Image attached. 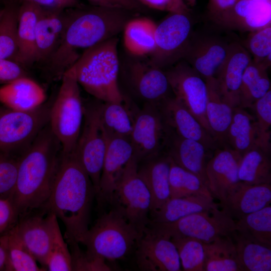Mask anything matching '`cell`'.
<instances>
[{
	"mask_svg": "<svg viewBox=\"0 0 271 271\" xmlns=\"http://www.w3.org/2000/svg\"><path fill=\"white\" fill-rule=\"evenodd\" d=\"M64 28L58 45L48 60L54 78H61L84 50L117 36L138 13L119 9L81 5L65 10Z\"/></svg>",
	"mask_w": 271,
	"mask_h": 271,
	"instance_id": "cell-1",
	"label": "cell"
},
{
	"mask_svg": "<svg viewBox=\"0 0 271 271\" xmlns=\"http://www.w3.org/2000/svg\"><path fill=\"white\" fill-rule=\"evenodd\" d=\"M95 191L88 174L74 151H62L49 198L41 209L63 223L69 245L80 243L89 229Z\"/></svg>",
	"mask_w": 271,
	"mask_h": 271,
	"instance_id": "cell-2",
	"label": "cell"
},
{
	"mask_svg": "<svg viewBox=\"0 0 271 271\" xmlns=\"http://www.w3.org/2000/svg\"><path fill=\"white\" fill-rule=\"evenodd\" d=\"M62 151L48 123L20 156L15 186L8 198L19 216L42 208L47 202Z\"/></svg>",
	"mask_w": 271,
	"mask_h": 271,
	"instance_id": "cell-3",
	"label": "cell"
},
{
	"mask_svg": "<svg viewBox=\"0 0 271 271\" xmlns=\"http://www.w3.org/2000/svg\"><path fill=\"white\" fill-rule=\"evenodd\" d=\"M118 43L116 36L87 49L67 70L87 93L103 102L124 100L118 82Z\"/></svg>",
	"mask_w": 271,
	"mask_h": 271,
	"instance_id": "cell-4",
	"label": "cell"
},
{
	"mask_svg": "<svg viewBox=\"0 0 271 271\" xmlns=\"http://www.w3.org/2000/svg\"><path fill=\"white\" fill-rule=\"evenodd\" d=\"M143 231L114 206L102 214L88 229L80 243L88 253L105 259L123 258L135 248Z\"/></svg>",
	"mask_w": 271,
	"mask_h": 271,
	"instance_id": "cell-5",
	"label": "cell"
},
{
	"mask_svg": "<svg viewBox=\"0 0 271 271\" xmlns=\"http://www.w3.org/2000/svg\"><path fill=\"white\" fill-rule=\"evenodd\" d=\"M57 96L52 104L49 125L59 140L62 152L74 151L82 126L84 104L81 97L79 84L74 75L67 70Z\"/></svg>",
	"mask_w": 271,
	"mask_h": 271,
	"instance_id": "cell-6",
	"label": "cell"
},
{
	"mask_svg": "<svg viewBox=\"0 0 271 271\" xmlns=\"http://www.w3.org/2000/svg\"><path fill=\"white\" fill-rule=\"evenodd\" d=\"M51 105L29 110L0 107V150L20 157L49 123Z\"/></svg>",
	"mask_w": 271,
	"mask_h": 271,
	"instance_id": "cell-7",
	"label": "cell"
},
{
	"mask_svg": "<svg viewBox=\"0 0 271 271\" xmlns=\"http://www.w3.org/2000/svg\"><path fill=\"white\" fill-rule=\"evenodd\" d=\"M131 56L120 63L118 79L130 99L145 103L158 104L172 92L165 71L153 65L149 60Z\"/></svg>",
	"mask_w": 271,
	"mask_h": 271,
	"instance_id": "cell-8",
	"label": "cell"
},
{
	"mask_svg": "<svg viewBox=\"0 0 271 271\" xmlns=\"http://www.w3.org/2000/svg\"><path fill=\"white\" fill-rule=\"evenodd\" d=\"M101 101L84 104V117L74 152L88 174L93 185L95 197L99 183L108 138L100 116Z\"/></svg>",
	"mask_w": 271,
	"mask_h": 271,
	"instance_id": "cell-9",
	"label": "cell"
},
{
	"mask_svg": "<svg viewBox=\"0 0 271 271\" xmlns=\"http://www.w3.org/2000/svg\"><path fill=\"white\" fill-rule=\"evenodd\" d=\"M193 22L187 13H171L157 25L155 48L148 57L162 70L183 60L193 34Z\"/></svg>",
	"mask_w": 271,
	"mask_h": 271,
	"instance_id": "cell-10",
	"label": "cell"
},
{
	"mask_svg": "<svg viewBox=\"0 0 271 271\" xmlns=\"http://www.w3.org/2000/svg\"><path fill=\"white\" fill-rule=\"evenodd\" d=\"M149 225L170 237H190L206 243L221 237L232 235L236 231L235 220L218 207L192 214L174 222H150Z\"/></svg>",
	"mask_w": 271,
	"mask_h": 271,
	"instance_id": "cell-11",
	"label": "cell"
},
{
	"mask_svg": "<svg viewBox=\"0 0 271 271\" xmlns=\"http://www.w3.org/2000/svg\"><path fill=\"white\" fill-rule=\"evenodd\" d=\"M170 132L158 104L136 105L129 139L138 164L163 153Z\"/></svg>",
	"mask_w": 271,
	"mask_h": 271,
	"instance_id": "cell-12",
	"label": "cell"
},
{
	"mask_svg": "<svg viewBox=\"0 0 271 271\" xmlns=\"http://www.w3.org/2000/svg\"><path fill=\"white\" fill-rule=\"evenodd\" d=\"M111 204L118 207L140 230L149 224L151 196L139 175L138 163L133 156L116 184Z\"/></svg>",
	"mask_w": 271,
	"mask_h": 271,
	"instance_id": "cell-13",
	"label": "cell"
},
{
	"mask_svg": "<svg viewBox=\"0 0 271 271\" xmlns=\"http://www.w3.org/2000/svg\"><path fill=\"white\" fill-rule=\"evenodd\" d=\"M165 72L174 98L213 136L206 116L205 80L183 60L166 69Z\"/></svg>",
	"mask_w": 271,
	"mask_h": 271,
	"instance_id": "cell-14",
	"label": "cell"
},
{
	"mask_svg": "<svg viewBox=\"0 0 271 271\" xmlns=\"http://www.w3.org/2000/svg\"><path fill=\"white\" fill-rule=\"evenodd\" d=\"M215 33L193 32L183 59L205 80L216 78L235 40Z\"/></svg>",
	"mask_w": 271,
	"mask_h": 271,
	"instance_id": "cell-15",
	"label": "cell"
},
{
	"mask_svg": "<svg viewBox=\"0 0 271 271\" xmlns=\"http://www.w3.org/2000/svg\"><path fill=\"white\" fill-rule=\"evenodd\" d=\"M134 252L140 270H181L178 252L170 237L151 226L144 229Z\"/></svg>",
	"mask_w": 271,
	"mask_h": 271,
	"instance_id": "cell-16",
	"label": "cell"
},
{
	"mask_svg": "<svg viewBox=\"0 0 271 271\" xmlns=\"http://www.w3.org/2000/svg\"><path fill=\"white\" fill-rule=\"evenodd\" d=\"M48 213L46 217L38 214L24 215L12 227L37 261L45 266L51 249L55 230L58 225L56 216Z\"/></svg>",
	"mask_w": 271,
	"mask_h": 271,
	"instance_id": "cell-17",
	"label": "cell"
},
{
	"mask_svg": "<svg viewBox=\"0 0 271 271\" xmlns=\"http://www.w3.org/2000/svg\"><path fill=\"white\" fill-rule=\"evenodd\" d=\"M242 155L227 145L218 147L207 162L208 189L220 204L239 183L238 169Z\"/></svg>",
	"mask_w": 271,
	"mask_h": 271,
	"instance_id": "cell-18",
	"label": "cell"
},
{
	"mask_svg": "<svg viewBox=\"0 0 271 271\" xmlns=\"http://www.w3.org/2000/svg\"><path fill=\"white\" fill-rule=\"evenodd\" d=\"M133 156L129 139L108 138L99 183L96 197L98 203H111L116 184L126 165Z\"/></svg>",
	"mask_w": 271,
	"mask_h": 271,
	"instance_id": "cell-19",
	"label": "cell"
},
{
	"mask_svg": "<svg viewBox=\"0 0 271 271\" xmlns=\"http://www.w3.org/2000/svg\"><path fill=\"white\" fill-rule=\"evenodd\" d=\"M158 104L171 131L181 137L198 141L212 151L220 147L214 137L173 95Z\"/></svg>",
	"mask_w": 271,
	"mask_h": 271,
	"instance_id": "cell-20",
	"label": "cell"
},
{
	"mask_svg": "<svg viewBox=\"0 0 271 271\" xmlns=\"http://www.w3.org/2000/svg\"><path fill=\"white\" fill-rule=\"evenodd\" d=\"M251 60V55L243 45L235 40L216 77L222 97L232 108L239 105V90L242 76Z\"/></svg>",
	"mask_w": 271,
	"mask_h": 271,
	"instance_id": "cell-21",
	"label": "cell"
},
{
	"mask_svg": "<svg viewBox=\"0 0 271 271\" xmlns=\"http://www.w3.org/2000/svg\"><path fill=\"white\" fill-rule=\"evenodd\" d=\"M212 151L198 141L170 130L164 153L176 165L198 176L208 187L206 167Z\"/></svg>",
	"mask_w": 271,
	"mask_h": 271,
	"instance_id": "cell-22",
	"label": "cell"
},
{
	"mask_svg": "<svg viewBox=\"0 0 271 271\" xmlns=\"http://www.w3.org/2000/svg\"><path fill=\"white\" fill-rule=\"evenodd\" d=\"M228 30L253 32L271 25V3L238 0L215 23Z\"/></svg>",
	"mask_w": 271,
	"mask_h": 271,
	"instance_id": "cell-23",
	"label": "cell"
},
{
	"mask_svg": "<svg viewBox=\"0 0 271 271\" xmlns=\"http://www.w3.org/2000/svg\"><path fill=\"white\" fill-rule=\"evenodd\" d=\"M270 202L271 184L252 185L240 181L220 204L236 221L270 205Z\"/></svg>",
	"mask_w": 271,
	"mask_h": 271,
	"instance_id": "cell-24",
	"label": "cell"
},
{
	"mask_svg": "<svg viewBox=\"0 0 271 271\" xmlns=\"http://www.w3.org/2000/svg\"><path fill=\"white\" fill-rule=\"evenodd\" d=\"M170 160L164 153L138 164V173L151 196L150 215L158 210L170 198Z\"/></svg>",
	"mask_w": 271,
	"mask_h": 271,
	"instance_id": "cell-25",
	"label": "cell"
},
{
	"mask_svg": "<svg viewBox=\"0 0 271 271\" xmlns=\"http://www.w3.org/2000/svg\"><path fill=\"white\" fill-rule=\"evenodd\" d=\"M42 8L30 2H22L18 9L17 51L18 63L29 65L37 61L36 28Z\"/></svg>",
	"mask_w": 271,
	"mask_h": 271,
	"instance_id": "cell-26",
	"label": "cell"
},
{
	"mask_svg": "<svg viewBox=\"0 0 271 271\" xmlns=\"http://www.w3.org/2000/svg\"><path fill=\"white\" fill-rule=\"evenodd\" d=\"M46 93L34 80L25 76L17 78L0 87V103L18 110H29L43 104Z\"/></svg>",
	"mask_w": 271,
	"mask_h": 271,
	"instance_id": "cell-27",
	"label": "cell"
},
{
	"mask_svg": "<svg viewBox=\"0 0 271 271\" xmlns=\"http://www.w3.org/2000/svg\"><path fill=\"white\" fill-rule=\"evenodd\" d=\"M65 10L42 9L36 28L37 61L49 60L62 35Z\"/></svg>",
	"mask_w": 271,
	"mask_h": 271,
	"instance_id": "cell-28",
	"label": "cell"
},
{
	"mask_svg": "<svg viewBox=\"0 0 271 271\" xmlns=\"http://www.w3.org/2000/svg\"><path fill=\"white\" fill-rule=\"evenodd\" d=\"M205 81L207 88L206 116L213 136L220 147L226 145L227 133L233 108L222 97L216 78Z\"/></svg>",
	"mask_w": 271,
	"mask_h": 271,
	"instance_id": "cell-29",
	"label": "cell"
},
{
	"mask_svg": "<svg viewBox=\"0 0 271 271\" xmlns=\"http://www.w3.org/2000/svg\"><path fill=\"white\" fill-rule=\"evenodd\" d=\"M218 205L213 197L204 195L170 198L158 210L150 215V222L176 221L195 213L212 210Z\"/></svg>",
	"mask_w": 271,
	"mask_h": 271,
	"instance_id": "cell-30",
	"label": "cell"
},
{
	"mask_svg": "<svg viewBox=\"0 0 271 271\" xmlns=\"http://www.w3.org/2000/svg\"><path fill=\"white\" fill-rule=\"evenodd\" d=\"M124 96L122 102L101 101V120L108 138H130L136 103Z\"/></svg>",
	"mask_w": 271,
	"mask_h": 271,
	"instance_id": "cell-31",
	"label": "cell"
},
{
	"mask_svg": "<svg viewBox=\"0 0 271 271\" xmlns=\"http://www.w3.org/2000/svg\"><path fill=\"white\" fill-rule=\"evenodd\" d=\"M157 24L147 17L136 16L125 25L123 30L124 47L132 56H149L155 48Z\"/></svg>",
	"mask_w": 271,
	"mask_h": 271,
	"instance_id": "cell-32",
	"label": "cell"
},
{
	"mask_svg": "<svg viewBox=\"0 0 271 271\" xmlns=\"http://www.w3.org/2000/svg\"><path fill=\"white\" fill-rule=\"evenodd\" d=\"M226 145L242 156L247 151L258 147L257 133L254 115L245 108H233L232 119L228 129Z\"/></svg>",
	"mask_w": 271,
	"mask_h": 271,
	"instance_id": "cell-33",
	"label": "cell"
},
{
	"mask_svg": "<svg viewBox=\"0 0 271 271\" xmlns=\"http://www.w3.org/2000/svg\"><path fill=\"white\" fill-rule=\"evenodd\" d=\"M204 271H242L232 235L204 243Z\"/></svg>",
	"mask_w": 271,
	"mask_h": 271,
	"instance_id": "cell-34",
	"label": "cell"
},
{
	"mask_svg": "<svg viewBox=\"0 0 271 271\" xmlns=\"http://www.w3.org/2000/svg\"><path fill=\"white\" fill-rule=\"evenodd\" d=\"M263 63L250 61L243 73L239 90V105L251 108L258 99L270 90V82Z\"/></svg>",
	"mask_w": 271,
	"mask_h": 271,
	"instance_id": "cell-35",
	"label": "cell"
},
{
	"mask_svg": "<svg viewBox=\"0 0 271 271\" xmlns=\"http://www.w3.org/2000/svg\"><path fill=\"white\" fill-rule=\"evenodd\" d=\"M232 237L242 271L271 270V248L249 240L236 231Z\"/></svg>",
	"mask_w": 271,
	"mask_h": 271,
	"instance_id": "cell-36",
	"label": "cell"
},
{
	"mask_svg": "<svg viewBox=\"0 0 271 271\" xmlns=\"http://www.w3.org/2000/svg\"><path fill=\"white\" fill-rule=\"evenodd\" d=\"M238 177L240 182L249 184H271L269 154L259 147L247 151L240 161Z\"/></svg>",
	"mask_w": 271,
	"mask_h": 271,
	"instance_id": "cell-37",
	"label": "cell"
},
{
	"mask_svg": "<svg viewBox=\"0 0 271 271\" xmlns=\"http://www.w3.org/2000/svg\"><path fill=\"white\" fill-rule=\"evenodd\" d=\"M236 231L245 238L271 248V206L235 221Z\"/></svg>",
	"mask_w": 271,
	"mask_h": 271,
	"instance_id": "cell-38",
	"label": "cell"
},
{
	"mask_svg": "<svg viewBox=\"0 0 271 271\" xmlns=\"http://www.w3.org/2000/svg\"><path fill=\"white\" fill-rule=\"evenodd\" d=\"M170 160V198L198 195L212 196L208 187L198 176Z\"/></svg>",
	"mask_w": 271,
	"mask_h": 271,
	"instance_id": "cell-39",
	"label": "cell"
},
{
	"mask_svg": "<svg viewBox=\"0 0 271 271\" xmlns=\"http://www.w3.org/2000/svg\"><path fill=\"white\" fill-rule=\"evenodd\" d=\"M8 260L7 270L11 271H44L37 260L12 227L3 234Z\"/></svg>",
	"mask_w": 271,
	"mask_h": 271,
	"instance_id": "cell-40",
	"label": "cell"
},
{
	"mask_svg": "<svg viewBox=\"0 0 271 271\" xmlns=\"http://www.w3.org/2000/svg\"><path fill=\"white\" fill-rule=\"evenodd\" d=\"M179 254L181 265L185 271H204V243L194 238L172 236Z\"/></svg>",
	"mask_w": 271,
	"mask_h": 271,
	"instance_id": "cell-41",
	"label": "cell"
},
{
	"mask_svg": "<svg viewBox=\"0 0 271 271\" xmlns=\"http://www.w3.org/2000/svg\"><path fill=\"white\" fill-rule=\"evenodd\" d=\"M18 9L13 6L5 9L0 22V59H11L16 55Z\"/></svg>",
	"mask_w": 271,
	"mask_h": 271,
	"instance_id": "cell-42",
	"label": "cell"
},
{
	"mask_svg": "<svg viewBox=\"0 0 271 271\" xmlns=\"http://www.w3.org/2000/svg\"><path fill=\"white\" fill-rule=\"evenodd\" d=\"M254 112L257 145L266 153H270L271 91L255 102L251 108Z\"/></svg>",
	"mask_w": 271,
	"mask_h": 271,
	"instance_id": "cell-43",
	"label": "cell"
},
{
	"mask_svg": "<svg viewBox=\"0 0 271 271\" xmlns=\"http://www.w3.org/2000/svg\"><path fill=\"white\" fill-rule=\"evenodd\" d=\"M256 63L270 66L271 25L251 32L244 46Z\"/></svg>",
	"mask_w": 271,
	"mask_h": 271,
	"instance_id": "cell-44",
	"label": "cell"
},
{
	"mask_svg": "<svg viewBox=\"0 0 271 271\" xmlns=\"http://www.w3.org/2000/svg\"><path fill=\"white\" fill-rule=\"evenodd\" d=\"M45 266L50 271L72 270L71 253L58 225L55 230L51 251Z\"/></svg>",
	"mask_w": 271,
	"mask_h": 271,
	"instance_id": "cell-45",
	"label": "cell"
},
{
	"mask_svg": "<svg viewBox=\"0 0 271 271\" xmlns=\"http://www.w3.org/2000/svg\"><path fill=\"white\" fill-rule=\"evenodd\" d=\"M19 158L0 150V197L9 198L15 186Z\"/></svg>",
	"mask_w": 271,
	"mask_h": 271,
	"instance_id": "cell-46",
	"label": "cell"
},
{
	"mask_svg": "<svg viewBox=\"0 0 271 271\" xmlns=\"http://www.w3.org/2000/svg\"><path fill=\"white\" fill-rule=\"evenodd\" d=\"M72 259V270L94 271L111 270V268L105 262V259L93 255L87 251H83L79 243L70 245Z\"/></svg>",
	"mask_w": 271,
	"mask_h": 271,
	"instance_id": "cell-47",
	"label": "cell"
},
{
	"mask_svg": "<svg viewBox=\"0 0 271 271\" xmlns=\"http://www.w3.org/2000/svg\"><path fill=\"white\" fill-rule=\"evenodd\" d=\"M19 214L9 198L0 197V234H3L16 223Z\"/></svg>",
	"mask_w": 271,
	"mask_h": 271,
	"instance_id": "cell-48",
	"label": "cell"
},
{
	"mask_svg": "<svg viewBox=\"0 0 271 271\" xmlns=\"http://www.w3.org/2000/svg\"><path fill=\"white\" fill-rule=\"evenodd\" d=\"M145 7L171 13H187L183 0H137Z\"/></svg>",
	"mask_w": 271,
	"mask_h": 271,
	"instance_id": "cell-49",
	"label": "cell"
},
{
	"mask_svg": "<svg viewBox=\"0 0 271 271\" xmlns=\"http://www.w3.org/2000/svg\"><path fill=\"white\" fill-rule=\"evenodd\" d=\"M22 76H25L24 71L19 63L11 59H0V85Z\"/></svg>",
	"mask_w": 271,
	"mask_h": 271,
	"instance_id": "cell-50",
	"label": "cell"
},
{
	"mask_svg": "<svg viewBox=\"0 0 271 271\" xmlns=\"http://www.w3.org/2000/svg\"><path fill=\"white\" fill-rule=\"evenodd\" d=\"M92 6L126 10L136 13L143 12L145 6L137 0H87Z\"/></svg>",
	"mask_w": 271,
	"mask_h": 271,
	"instance_id": "cell-51",
	"label": "cell"
},
{
	"mask_svg": "<svg viewBox=\"0 0 271 271\" xmlns=\"http://www.w3.org/2000/svg\"><path fill=\"white\" fill-rule=\"evenodd\" d=\"M33 3L43 9L66 10L81 5L80 0H21Z\"/></svg>",
	"mask_w": 271,
	"mask_h": 271,
	"instance_id": "cell-52",
	"label": "cell"
},
{
	"mask_svg": "<svg viewBox=\"0 0 271 271\" xmlns=\"http://www.w3.org/2000/svg\"><path fill=\"white\" fill-rule=\"evenodd\" d=\"M238 0H210V19L215 23L223 15L229 11Z\"/></svg>",
	"mask_w": 271,
	"mask_h": 271,
	"instance_id": "cell-53",
	"label": "cell"
},
{
	"mask_svg": "<svg viewBox=\"0 0 271 271\" xmlns=\"http://www.w3.org/2000/svg\"><path fill=\"white\" fill-rule=\"evenodd\" d=\"M8 255L3 234L0 236V270H6Z\"/></svg>",
	"mask_w": 271,
	"mask_h": 271,
	"instance_id": "cell-54",
	"label": "cell"
},
{
	"mask_svg": "<svg viewBox=\"0 0 271 271\" xmlns=\"http://www.w3.org/2000/svg\"><path fill=\"white\" fill-rule=\"evenodd\" d=\"M4 11H5V9H0V22L3 17Z\"/></svg>",
	"mask_w": 271,
	"mask_h": 271,
	"instance_id": "cell-55",
	"label": "cell"
},
{
	"mask_svg": "<svg viewBox=\"0 0 271 271\" xmlns=\"http://www.w3.org/2000/svg\"><path fill=\"white\" fill-rule=\"evenodd\" d=\"M186 1H187L191 5H193L196 2V0H186Z\"/></svg>",
	"mask_w": 271,
	"mask_h": 271,
	"instance_id": "cell-56",
	"label": "cell"
},
{
	"mask_svg": "<svg viewBox=\"0 0 271 271\" xmlns=\"http://www.w3.org/2000/svg\"><path fill=\"white\" fill-rule=\"evenodd\" d=\"M252 1L271 3V0H252Z\"/></svg>",
	"mask_w": 271,
	"mask_h": 271,
	"instance_id": "cell-57",
	"label": "cell"
}]
</instances>
